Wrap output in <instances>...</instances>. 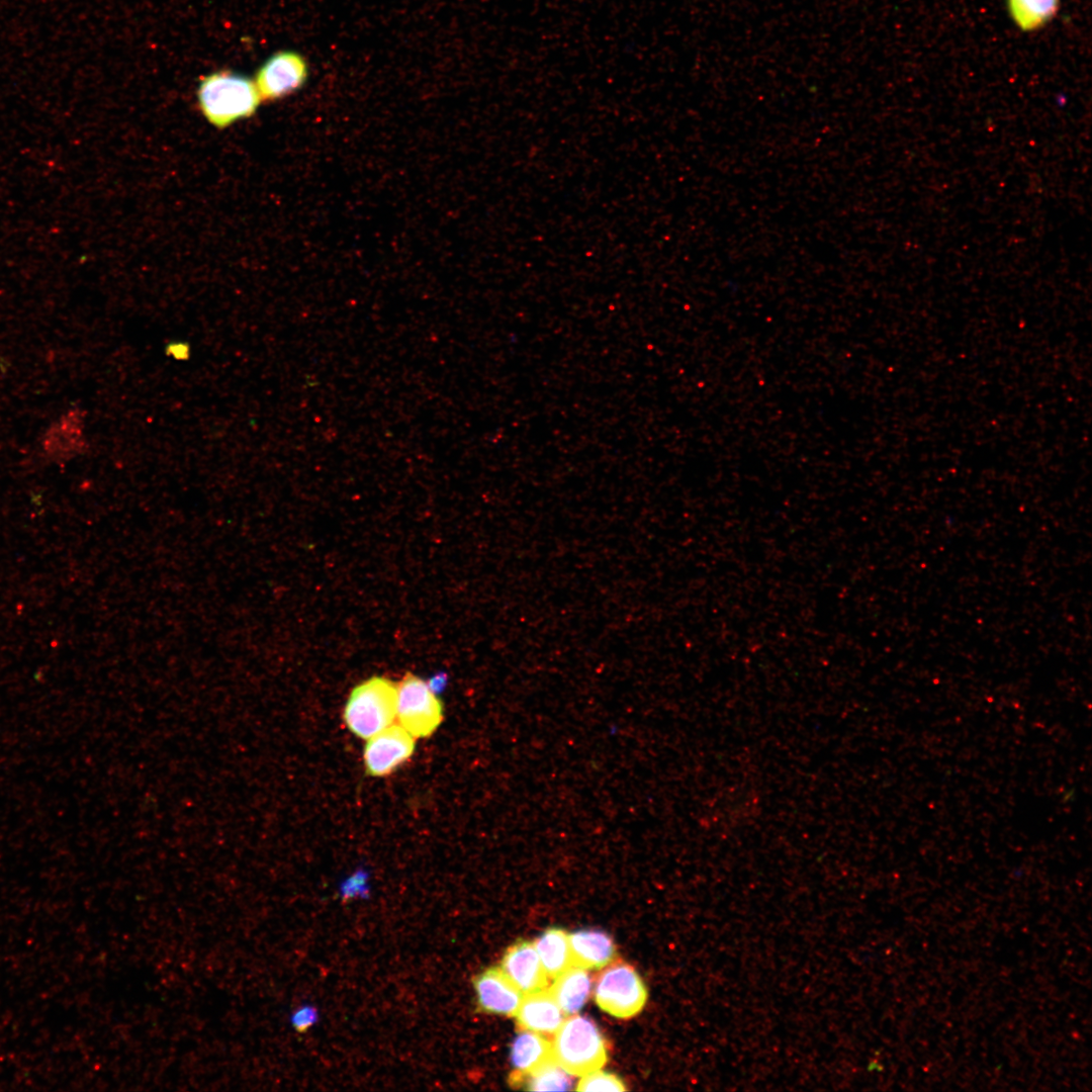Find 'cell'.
<instances>
[{"instance_id": "obj_1", "label": "cell", "mask_w": 1092, "mask_h": 1092, "mask_svg": "<svg viewBox=\"0 0 1092 1092\" xmlns=\"http://www.w3.org/2000/svg\"><path fill=\"white\" fill-rule=\"evenodd\" d=\"M197 101L206 121L223 129L254 115L262 98L255 81L239 73L218 71L200 81Z\"/></svg>"}, {"instance_id": "obj_2", "label": "cell", "mask_w": 1092, "mask_h": 1092, "mask_svg": "<svg viewBox=\"0 0 1092 1092\" xmlns=\"http://www.w3.org/2000/svg\"><path fill=\"white\" fill-rule=\"evenodd\" d=\"M397 682L375 675L357 685L350 693L343 711L347 728L357 737L368 739L396 720Z\"/></svg>"}, {"instance_id": "obj_3", "label": "cell", "mask_w": 1092, "mask_h": 1092, "mask_svg": "<svg viewBox=\"0 0 1092 1092\" xmlns=\"http://www.w3.org/2000/svg\"><path fill=\"white\" fill-rule=\"evenodd\" d=\"M554 1034V1060L570 1075L583 1076L607 1063V1042L593 1019L573 1015Z\"/></svg>"}, {"instance_id": "obj_4", "label": "cell", "mask_w": 1092, "mask_h": 1092, "mask_svg": "<svg viewBox=\"0 0 1092 1092\" xmlns=\"http://www.w3.org/2000/svg\"><path fill=\"white\" fill-rule=\"evenodd\" d=\"M443 718V704L427 681L405 673L397 682V724L416 739L427 738L436 732Z\"/></svg>"}, {"instance_id": "obj_5", "label": "cell", "mask_w": 1092, "mask_h": 1092, "mask_svg": "<svg viewBox=\"0 0 1092 1092\" xmlns=\"http://www.w3.org/2000/svg\"><path fill=\"white\" fill-rule=\"evenodd\" d=\"M597 1005L618 1018L638 1014L647 1000L646 986L636 970L626 963L608 965L595 986Z\"/></svg>"}, {"instance_id": "obj_6", "label": "cell", "mask_w": 1092, "mask_h": 1092, "mask_svg": "<svg viewBox=\"0 0 1092 1092\" xmlns=\"http://www.w3.org/2000/svg\"><path fill=\"white\" fill-rule=\"evenodd\" d=\"M308 77L305 58L295 51H280L258 70L255 84L262 101H276L300 89Z\"/></svg>"}, {"instance_id": "obj_7", "label": "cell", "mask_w": 1092, "mask_h": 1092, "mask_svg": "<svg viewBox=\"0 0 1092 1092\" xmlns=\"http://www.w3.org/2000/svg\"><path fill=\"white\" fill-rule=\"evenodd\" d=\"M416 740L397 723L366 739L363 752L366 774L385 777L394 772L414 754Z\"/></svg>"}, {"instance_id": "obj_8", "label": "cell", "mask_w": 1092, "mask_h": 1092, "mask_svg": "<svg viewBox=\"0 0 1092 1092\" xmlns=\"http://www.w3.org/2000/svg\"><path fill=\"white\" fill-rule=\"evenodd\" d=\"M500 969L523 994L541 991L548 986V976L534 942L529 940H517L509 946L502 959Z\"/></svg>"}, {"instance_id": "obj_9", "label": "cell", "mask_w": 1092, "mask_h": 1092, "mask_svg": "<svg viewBox=\"0 0 1092 1092\" xmlns=\"http://www.w3.org/2000/svg\"><path fill=\"white\" fill-rule=\"evenodd\" d=\"M473 987L480 1010L504 1016H515L523 993L500 968H489L478 974Z\"/></svg>"}, {"instance_id": "obj_10", "label": "cell", "mask_w": 1092, "mask_h": 1092, "mask_svg": "<svg viewBox=\"0 0 1092 1092\" xmlns=\"http://www.w3.org/2000/svg\"><path fill=\"white\" fill-rule=\"evenodd\" d=\"M515 1016L522 1029L541 1034H553L565 1020L549 989L525 994Z\"/></svg>"}, {"instance_id": "obj_11", "label": "cell", "mask_w": 1092, "mask_h": 1092, "mask_svg": "<svg viewBox=\"0 0 1092 1092\" xmlns=\"http://www.w3.org/2000/svg\"><path fill=\"white\" fill-rule=\"evenodd\" d=\"M568 941L572 966L585 970L602 969L617 956L612 937L602 930H578L568 934Z\"/></svg>"}, {"instance_id": "obj_12", "label": "cell", "mask_w": 1092, "mask_h": 1092, "mask_svg": "<svg viewBox=\"0 0 1092 1092\" xmlns=\"http://www.w3.org/2000/svg\"><path fill=\"white\" fill-rule=\"evenodd\" d=\"M549 990L565 1015H571L586 1003L592 990V977L585 969L571 966L554 978Z\"/></svg>"}, {"instance_id": "obj_13", "label": "cell", "mask_w": 1092, "mask_h": 1092, "mask_svg": "<svg viewBox=\"0 0 1092 1092\" xmlns=\"http://www.w3.org/2000/svg\"><path fill=\"white\" fill-rule=\"evenodd\" d=\"M552 1060V1042L541 1033L524 1029L512 1043L511 1063L515 1071L529 1072Z\"/></svg>"}, {"instance_id": "obj_14", "label": "cell", "mask_w": 1092, "mask_h": 1092, "mask_svg": "<svg viewBox=\"0 0 1092 1092\" xmlns=\"http://www.w3.org/2000/svg\"><path fill=\"white\" fill-rule=\"evenodd\" d=\"M534 945L548 978L554 979L572 966L568 934L563 929H546Z\"/></svg>"}, {"instance_id": "obj_15", "label": "cell", "mask_w": 1092, "mask_h": 1092, "mask_svg": "<svg viewBox=\"0 0 1092 1092\" xmlns=\"http://www.w3.org/2000/svg\"><path fill=\"white\" fill-rule=\"evenodd\" d=\"M510 1085L530 1091H565L572 1089L570 1074L552 1060L532 1071H514L509 1078Z\"/></svg>"}, {"instance_id": "obj_16", "label": "cell", "mask_w": 1092, "mask_h": 1092, "mask_svg": "<svg viewBox=\"0 0 1092 1092\" xmlns=\"http://www.w3.org/2000/svg\"><path fill=\"white\" fill-rule=\"evenodd\" d=\"M1060 0H1007L1010 16L1023 31L1038 29L1058 12Z\"/></svg>"}, {"instance_id": "obj_17", "label": "cell", "mask_w": 1092, "mask_h": 1092, "mask_svg": "<svg viewBox=\"0 0 1092 1092\" xmlns=\"http://www.w3.org/2000/svg\"><path fill=\"white\" fill-rule=\"evenodd\" d=\"M627 1088L621 1078L615 1074L594 1071L583 1075L577 1084V1091H625Z\"/></svg>"}, {"instance_id": "obj_18", "label": "cell", "mask_w": 1092, "mask_h": 1092, "mask_svg": "<svg viewBox=\"0 0 1092 1092\" xmlns=\"http://www.w3.org/2000/svg\"><path fill=\"white\" fill-rule=\"evenodd\" d=\"M315 1020V1011L310 1007H302L292 1015L291 1023L298 1031L307 1029Z\"/></svg>"}, {"instance_id": "obj_19", "label": "cell", "mask_w": 1092, "mask_h": 1092, "mask_svg": "<svg viewBox=\"0 0 1092 1092\" xmlns=\"http://www.w3.org/2000/svg\"><path fill=\"white\" fill-rule=\"evenodd\" d=\"M427 684L435 694H438L442 692L446 687L447 674L445 672L436 673L432 677H430Z\"/></svg>"}]
</instances>
